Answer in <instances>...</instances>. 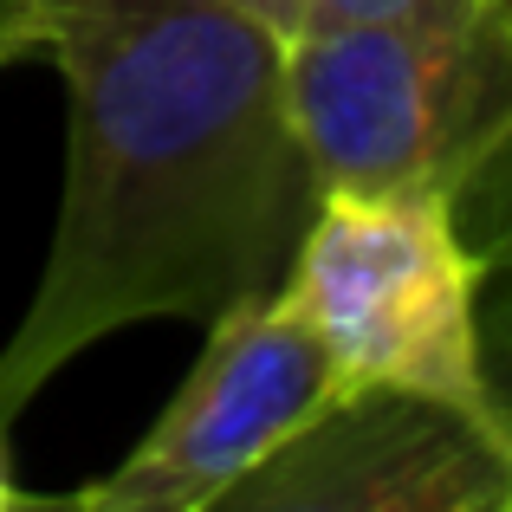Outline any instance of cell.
I'll list each match as a JSON object with an SVG mask.
<instances>
[{"label":"cell","instance_id":"obj_5","mask_svg":"<svg viewBox=\"0 0 512 512\" xmlns=\"http://www.w3.org/2000/svg\"><path fill=\"white\" fill-rule=\"evenodd\" d=\"M331 389L325 350L286 292L234 305L208 325V350L156 428L104 480L59 500V512H201Z\"/></svg>","mask_w":512,"mask_h":512},{"label":"cell","instance_id":"obj_7","mask_svg":"<svg viewBox=\"0 0 512 512\" xmlns=\"http://www.w3.org/2000/svg\"><path fill=\"white\" fill-rule=\"evenodd\" d=\"M39 59V0H0V65Z\"/></svg>","mask_w":512,"mask_h":512},{"label":"cell","instance_id":"obj_6","mask_svg":"<svg viewBox=\"0 0 512 512\" xmlns=\"http://www.w3.org/2000/svg\"><path fill=\"white\" fill-rule=\"evenodd\" d=\"M512 0H299V33H331V26H454L480 20Z\"/></svg>","mask_w":512,"mask_h":512},{"label":"cell","instance_id":"obj_2","mask_svg":"<svg viewBox=\"0 0 512 512\" xmlns=\"http://www.w3.org/2000/svg\"><path fill=\"white\" fill-rule=\"evenodd\" d=\"M286 111L318 195L461 201L512 130V7L454 26L292 33Z\"/></svg>","mask_w":512,"mask_h":512},{"label":"cell","instance_id":"obj_9","mask_svg":"<svg viewBox=\"0 0 512 512\" xmlns=\"http://www.w3.org/2000/svg\"><path fill=\"white\" fill-rule=\"evenodd\" d=\"M26 500L20 493H13V480H7V454H0V512H20Z\"/></svg>","mask_w":512,"mask_h":512},{"label":"cell","instance_id":"obj_4","mask_svg":"<svg viewBox=\"0 0 512 512\" xmlns=\"http://www.w3.org/2000/svg\"><path fill=\"white\" fill-rule=\"evenodd\" d=\"M201 512H512V435L409 389H331Z\"/></svg>","mask_w":512,"mask_h":512},{"label":"cell","instance_id":"obj_3","mask_svg":"<svg viewBox=\"0 0 512 512\" xmlns=\"http://www.w3.org/2000/svg\"><path fill=\"white\" fill-rule=\"evenodd\" d=\"M480 279L487 260L461 234V201L389 188L318 195L279 292L312 325L338 389H409L506 422L480 363Z\"/></svg>","mask_w":512,"mask_h":512},{"label":"cell","instance_id":"obj_8","mask_svg":"<svg viewBox=\"0 0 512 512\" xmlns=\"http://www.w3.org/2000/svg\"><path fill=\"white\" fill-rule=\"evenodd\" d=\"M234 7L240 13H253V20H266V26H273V33H299V0H234Z\"/></svg>","mask_w":512,"mask_h":512},{"label":"cell","instance_id":"obj_1","mask_svg":"<svg viewBox=\"0 0 512 512\" xmlns=\"http://www.w3.org/2000/svg\"><path fill=\"white\" fill-rule=\"evenodd\" d=\"M65 78V201L0 350V428L98 338L273 299L318 208L286 33L234 0H39Z\"/></svg>","mask_w":512,"mask_h":512}]
</instances>
